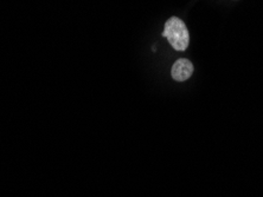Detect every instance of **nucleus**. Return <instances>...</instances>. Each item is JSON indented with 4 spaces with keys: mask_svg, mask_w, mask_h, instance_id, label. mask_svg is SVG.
Returning <instances> with one entry per match:
<instances>
[{
    "mask_svg": "<svg viewBox=\"0 0 263 197\" xmlns=\"http://www.w3.org/2000/svg\"><path fill=\"white\" fill-rule=\"evenodd\" d=\"M161 36L168 40L176 51H185L190 44V33L186 25L178 17H171L166 21Z\"/></svg>",
    "mask_w": 263,
    "mask_h": 197,
    "instance_id": "nucleus-1",
    "label": "nucleus"
},
{
    "mask_svg": "<svg viewBox=\"0 0 263 197\" xmlns=\"http://www.w3.org/2000/svg\"><path fill=\"white\" fill-rule=\"evenodd\" d=\"M193 71H195V69H193L191 61L185 59V58H180L172 65L171 76L176 82H185V80L191 78Z\"/></svg>",
    "mask_w": 263,
    "mask_h": 197,
    "instance_id": "nucleus-2",
    "label": "nucleus"
}]
</instances>
